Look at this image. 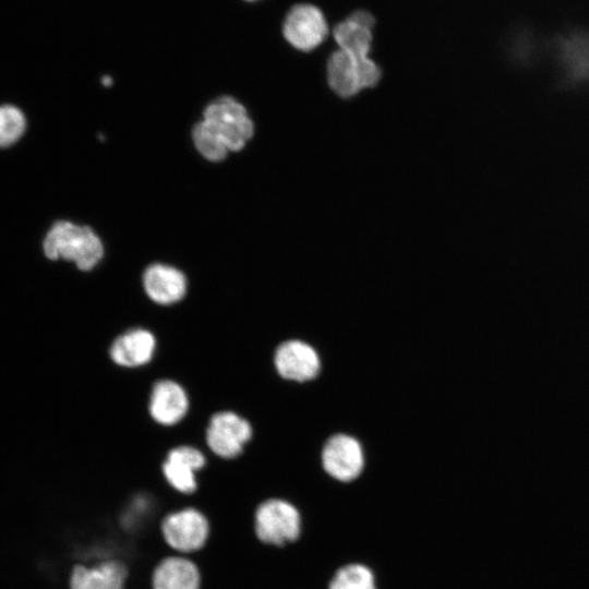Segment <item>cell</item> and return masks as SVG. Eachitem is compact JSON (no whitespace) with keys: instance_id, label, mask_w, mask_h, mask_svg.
<instances>
[{"instance_id":"obj_1","label":"cell","mask_w":589,"mask_h":589,"mask_svg":"<svg viewBox=\"0 0 589 589\" xmlns=\"http://www.w3.org/2000/svg\"><path fill=\"white\" fill-rule=\"evenodd\" d=\"M44 252L50 260L63 259L81 271H89L101 260L104 248L89 227L57 221L44 240Z\"/></svg>"},{"instance_id":"obj_2","label":"cell","mask_w":589,"mask_h":589,"mask_svg":"<svg viewBox=\"0 0 589 589\" xmlns=\"http://www.w3.org/2000/svg\"><path fill=\"white\" fill-rule=\"evenodd\" d=\"M556 84L564 91L589 87V29L570 27L552 40Z\"/></svg>"},{"instance_id":"obj_3","label":"cell","mask_w":589,"mask_h":589,"mask_svg":"<svg viewBox=\"0 0 589 589\" xmlns=\"http://www.w3.org/2000/svg\"><path fill=\"white\" fill-rule=\"evenodd\" d=\"M159 531L169 550L192 556L206 546L212 525L202 509L189 505L166 513L160 518Z\"/></svg>"},{"instance_id":"obj_4","label":"cell","mask_w":589,"mask_h":589,"mask_svg":"<svg viewBox=\"0 0 589 589\" xmlns=\"http://www.w3.org/2000/svg\"><path fill=\"white\" fill-rule=\"evenodd\" d=\"M302 520L298 508L284 498L269 497L253 512V533L263 545L283 548L297 541Z\"/></svg>"},{"instance_id":"obj_5","label":"cell","mask_w":589,"mask_h":589,"mask_svg":"<svg viewBox=\"0 0 589 589\" xmlns=\"http://www.w3.org/2000/svg\"><path fill=\"white\" fill-rule=\"evenodd\" d=\"M382 71L370 57H354L344 50L332 52L326 63L329 88L340 98H351L376 86Z\"/></svg>"},{"instance_id":"obj_6","label":"cell","mask_w":589,"mask_h":589,"mask_svg":"<svg viewBox=\"0 0 589 589\" xmlns=\"http://www.w3.org/2000/svg\"><path fill=\"white\" fill-rule=\"evenodd\" d=\"M206 121L223 139L229 152L244 147L254 133L247 109L231 97H220L204 110Z\"/></svg>"},{"instance_id":"obj_7","label":"cell","mask_w":589,"mask_h":589,"mask_svg":"<svg viewBox=\"0 0 589 589\" xmlns=\"http://www.w3.org/2000/svg\"><path fill=\"white\" fill-rule=\"evenodd\" d=\"M328 25L324 13L314 4L299 3L286 14L283 35L291 47L302 52L316 49L326 39Z\"/></svg>"},{"instance_id":"obj_8","label":"cell","mask_w":589,"mask_h":589,"mask_svg":"<svg viewBox=\"0 0 589 589\" xmlns=\"http://www.w3.org/2000/svg\"><path fill=\"white\" fill-rule=\"evenodd\" d=\"M252 436L248 420L232 411H220L212 416L206 429V443L220 458L238 457Z\"/></svg>"},{"instance_id":"obj_9","label":"cell","mask_w":589,"mask_h":589,"mask_svg":"<svg viewBox=\"0 0 589 589\" xmlns=\"http://www.w3.org/2000/svg\"><path fill=\"white\" fill-rule=\"evenodd\" d=\"M205 465L206 458L201 450L182 445L169 450L161 465V473L167 484L176 493L191 496L199 490L197 472Z\"/></svg>"},{"instance_id":"obj_10","label":"cell","mask_w":589,"mask_h":589,"mask_svg":"<svg viewBox=\"0 0 589 589\" xmlns=\"http://www.w3.org/2000/svg\"><path fill=\"white\" fill-rule=\"evenodd\" d=\"M324 470L334 479L349 482L360 476L364 465L360 443L347 434H336L327 440L322 450Z\"/></svg>"},{"instance_id":"obj_11","label":"cell","mask_w":589,"mask_h":589,"mask_svg":"<svg viewBox=\"0 0 589 589\" xmlns=\"http://www.w3.org/2000/svg\"><path fill=\"white\" fill-rule=\"evenodd\" d=\"M129 567L110 558L93 564L74 563L68 577L69 589H127Z\"/></svg>"},{"instance_id":"obj_12","label":"cell","mask_w":589,"mask_h":589,"mask_svg":"<svg viewBox=\"0 0 589 589\" xmlns=\"http://www.w3.org/2000/svg\"><path fill=\"white\" fill-rule=\"evenodd\" d=\"M274 363L281 377L296 382L313 380L321 368L315 349L301 340L280 344L275 351Z\"/></svg>"},{"instance_id":"obj_13","label":"cell","mask_w":589,"mask_h":589,"mask_svg":"<svg viewBox=\"0 0 589 589\" xmlns=\"http://www.w3.org/2000/svg\"><path fill=\"white\" fill-rule=\"evenodd\" d=\"M152 589H201L202 573L190 556L170 553L155 565L151 575Z\"/></svg>"},{"instance_id":"obj_14","label":"cell","mask_w":589,"mask_h":589,"mask_svg":"<svg viewBox=\"0 0 589 589\" xmlns=\"http://www.w3.org/2000/svg\"><path fill=\"white\" fill-rule=\"evenodd\" d=\"M373 14L359 9L351 12L334 28V38L340 50L354 57H369L372 47Z\"/></svg>"},{"instance_id":"obj_15","label":"cell","mask_w":589,"mask_h":589,"mask_svg":"<svg viewBox=\"0 0 589 589\" xmlns=\"http://www.w3.org/2000/svg\"><path fill=\"white\" fill-rule=\"evenodd\" d=\"M189 398L184 388L172 380H160L153 386L149 413L159 424L178 423L188 412Z\"/></svg>"},{"instance_id":"obj_16","label":"cell","mask_w":589,"mask_h":589,"mask_svg":"<svg viewBox=\"0 0 589 589\" xmlns=\"http://www.w3.org/2000/svg\"><path fill=\"white\" fill-rule=\"evenodd\" d=\"M187 278L178 268L166 264H153L143 275V286L149 299L169 305L180 301L187 292Z\"/></svg>"},{"instance_id":"obj_17","label":"cell","mask_w":589,"mask_h":589,"mask_svg":"<svg viewBox=\"0 0 589 589\" xmlns=\"http://www.w3.org/2000/svg\"><path fill=\"white\" fill-rule=\"evenodd\" d=\"M504 50L513 65L519 69L534 67L545 51V40L527 23L510 27L504 38Z\"/></svg>"},{"instance_id":"obj_18","label":"cell","mask_w":589,"mask_h":589,"mask_svg":"<svg viewBox=\"0 0 589 589\" xmlns=\"http://www.w3.org/2000/svg\"><path fill=\"white\" fill-rule=\"evenodd\" d=\"M156 348L155 336L147 329L133 328L119 335L111 344V360L124 368H135L149 362Z\"/></svg>"},{"instance_id":"obj_19","label":"cell","mask_w":589,"mask_h":589,"mask_svg":"<svg viewBox=\"0 0 589 589\" xmlns=\"http://www.w3.org/2000/svg\"><path fill=\"white\" fill-rule=\"evenodd\" d=\"M328 589H376L372 570L362 564H348L330 579Z\"/></svg>"},{"instance_id":"obj_20","label":"cell","mask_w":589,"mask_h":589,"mask_svg":"<svg viewBox=\"0 0 589 589\" xmlns=\"http://www.w3.org/2000/svg\"><path fill=\"white\" fill-rule=\"evenodd\" d=\"M196 149L211 161L223 160L229 149L218 133L206 122H199L192 132Z\"/></svg>"},{"instance_id":"obj_21","label":"cell","mask_w":589,"mask_h":589,"mask_svg":"<svg viewBox=\"0 0 589 589\" xmlns=\"http://www.w3.org/2000/svg\"><path fill=\"white\" fill-rule=\"evenodd\" d=\"M25 125V117L19 108L12 105L0 106V147L16 142L22 136Z\"/></svg>"},{"instance_id":"obj_22","label":"cell","mask_w":589,"mask_h":589,"mask_svg":"<svg viewBox=\"0 0 589 589\" xmlns=\"http://www.w3.org/2000/svg\"><path fill=\"white\" fill-rule=\"evenodd\" d=\"M244 1H248V2H255V1H259V0H244Z\"/></svg>"}]
</instances>
